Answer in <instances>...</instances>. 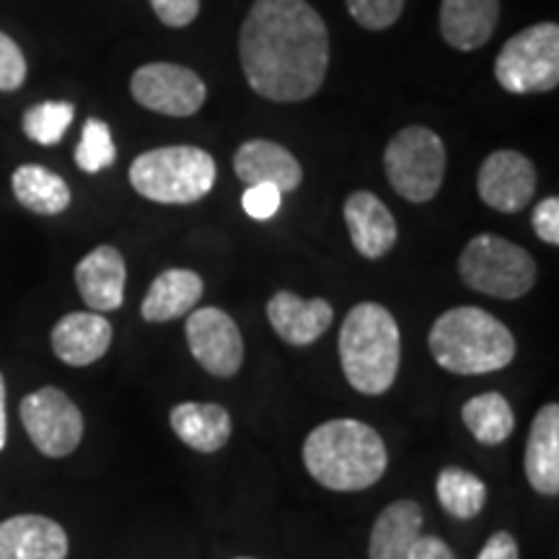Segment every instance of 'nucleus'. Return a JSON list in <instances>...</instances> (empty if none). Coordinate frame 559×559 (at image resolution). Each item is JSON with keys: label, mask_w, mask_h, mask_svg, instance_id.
<instances>
[{"label": "nucleus", "mask_w": 559, "mask_h": 559, "mask_svg": "<svg viewBox=\"0 0 559 559\" xmlns=\"http://www.w3.org/2000/svg\"><path fill=\"white\" fill-rule=\"evenodd\" d=\"M202 298V277L192 270H166L153 280L148 293H145L143 313L145 321L160 324V321L181 319L185 313H190L198 300Z\"/></svg>", "instance_id": "obj_22"}, {"label": "nucleus", "mask_w": 559, "mask_h": 559, "mask_svg": "<svg viewBox=\"0 0 559 559\" xmlns=\"http://www.w3.org/2000/svg\"><path fill=\"white\" fill-rule=\"evenodd\" d=\"M345 221L353 247L366 260H379L394 249L396 221L391 210L373 192H353L345 202Z\"/></svg>", "instance_id": "obj_17"}, {"label": "nucleus", "mask_w": 559, "mask_h": 559, "mask_svg": "<svg viewBox=\"0 0 559 559\" xmlns=\"http://www.w3.org/2000/svg\"><path fill=\"white\" fill-rule=\"evenodd\" d=\"M383 169L394 192L407 202H430L440 192L445 174V145L438 132L412 124L391 138Z\"/></svg>", "instance_id": "obj_7"}, {"label": "nucleus", "mask_w": 559, "mask_h": 559, "mask_svg": "<svg viewBox=\"0 0 559 559\" xmlns=\"http://www.w3.org/2000/svg\"><path fill=\"white\" fill-rule=\"evenodd\" d=\"M477 190L498 213H521L536 192L534 164L519 151H495L479 166Z\"/></svg>", "instance_id": "obj_12"}, {"label": "nucleus", "mask_w": 559, "mask_h": 559, "mask_svg": "<svg viewBox=\"0 0 559 559\" xmlns=\"http://www.w3.org/2000/svg\"><path fill=\"white\" fill-rule=\"evenodd\" d=\"M477 559H521L519 544L508 531H498V534L489 536Z\"/></svg>", "instance_id": "obj_34"}, {"label": "nucleus", "mask_w": 559, "mask_h": 559, "mask_svg": "<svg viewBox=\"0 0 559 559\" xmlns=\"http://www.w3.org/2000/svg\"><path fill=\"white\" fill-rule=\"evenodd\" d=\"M241 205L247 210L249 218L254 221H270L272 215H277L280 205H283V192L272 185H251L243 192Z\"/></svg>", "instance_id": "obj_31"}, {"label": "nucleus", "mask_w": 559, "mask_h": 559, "mask_svg": "<svg viewBox=\"0 0 559 559\" xmlns=\"http://www.w3.org/2000/svg\"><path fill=\"white\" fill-rule=\"evenodd\" d=\"M304 464L321 487L358 492L373 487L389 466L383 438L360 419H330L311 430L304 443Z\"/></svg>", "instance_id": "obj_2"}, {"label": "nucleus", "mask_w": 559, "mask_h": 559, "mask_svg": "<svg viewBox=\"0 0 559 559\" xmlns=\"http://www.w3.org/2000/svg\"><path fill=\"white\" fill-rule=\"evenodd\" d=\"M171 430L177 432L181 443L200 453H215L228 443L230 415L221 404H202V402H185L171 409Z\"/></svg>", "instance_id": "obj_21"}, {"label": "nucleus", "mask_w": 559, "mask_h": 559, "mask_svg": "<svg viewBox=\"0 0 559 559\" xmlns=\"http://www.w3.org/2000/svg\"><path fill=\"white\" fill-rule=\"evenodd\" d=\"M130 94L140 107L164 117H192L205 104L207 88L194 70L174 62H148L130 79Z\"/></svg>", "instance_id": "obj_10"}, {"label": "nucleus", "mask_w": 559, "mask_h": 559, "mask_svg": "<svg viewBox=\"0 0 559 559\" xmlns=\"http://www.w3.org/2000/svg\"><path fill=\"white\" fill-rule=\"evenodd\" d=\"M187 342H190L192 358L207 373L228 379L239 373L243 362V340L236 321L226 311L207 306L198 309L187 319Z\"/></svg>", "instance_id": "obj_11"}, {"label": "nucleus", "mask_w": 559, "mask_h": 559, "mask_svg": "<svg viewBox=\"0 0 559 559\" xmlns=\"http://www.w3.org/2000/svg\"><path fill=\"white\" fill-rule=\"evenodd\" d=\"M124 280H128V267H124L122 254L109 243L96 247L75 267V285H79L83 304L96 313L120 309L124 300Z\"/></svg>", "instance_id": "obj_14"}, {"label": "nucleus", "mask_w": 559, "mask_h": 559, "mask_svg": "<svg viewBox=\"0 0 559 559\" xmlns=\"http://www.w3.org/2000/svg\"><path fill=\"white\" fill-rule=\"evenodd\" d=\"M236 559H251V557H236Z\"/></svg>", "instance_id": "obj_37"}, {"label": "nucleus", "mask_w": 559, "mask_h": 559, "mask_svg": "<svg viewBox=\"0 0 559 559\" xmlns=\"http://www.w3.org/2000/svg\"><path fill=\"white\" fill-rule=\"evenodd\" d=\"M534 230L536 236L544 243H551V247H557L559 243V200L557 198H547L542 200L539 205L534 207Z\"/></svg>", "instance_id": "obj_33"}, {"label": "nucleus", "mask_w": 559, "mask_h": 559, "mask_svg": "<svg viewBox=\"0 0 559 559\" xmlns=\"http://www.w3.org/2000/svg\"><path fill=\"white\" fill-rule=\"evenodd\" d=\"M249 86L270 102H304L330 68V32L306 0H254L239 37Z\"/></svg>", "instance_id": "obj_1"}, {"label": "nucleus", "mask_w": 559, "mask_h": 559, "mask_svg": "<svg viewBox=\"0 0 559 559\" xmlns=\"http://www.w3.org/2000/svg\"><path fill=\"white\" fill-rule=\"evenodd\" d=\"M215 158L194 145H169L138 156L130 166V185L140 198L158 205H190L215 185Z\"/></svg>", "instance_id": "obj_5"}, {"label": "nucleus", "mask_w": 559, "mask_h": 559, "mask_svg": "<svg viewBox=\"0 0 559 559\" xmlns=\"http://www.w3.org/2000/svg\"><path fill=\"white\" fill-rule=\"evenodd\" d=\"M11 187L16 200L37 215H60L70 205L66 179L37 164H24L13 171Z\"/></svg>", "instance_id": "obj_24"}, {"label": "nucleus", "mask_w": 559, "mask_h": 559, "mask_svg": "<svg viewBox=\"0 0 559 559\" xmlns=\"http://www.w3.org/2000/svg\"><path fill=\"white\" fill-rule=\"evenodd\" d=\"M50 340L55 355L62 362L83 368L107 355L111 345V324L96 311H75L55 324Z\"/></svg>", "instance_id": "obj_18"}, {"label": "nucleus", "mask_w": 559, "mask_h": 559, "mask_svg": "<svg viewBox=\"0 0 559 559\" xmlns=\"http://www.w3.org/2000/svg\"><path fill=\"white\" fill-rule=\"evenodd\" d=\"M523 469L536 492L555 498L559 492V407L547 404L531 425Z\"/></svg>", "instance_id": "obj_20"}, {"label": "nucleus", "mask_w": 559, "mask_h": 559, "mask_svg": "<svg viewBox=\"0 0 559 559\" xmlns=\"http://www.w3.org/2000/svg\"><path fill=\"white\" fill-rule=\"evenodd\" d=\"M26 81V58L9 34L0 32V91H19Z\"/></svg>", "instance_id": "obj_30"}, {"label": "nucleus", "mask_w": 559, "mask_h": 559, "mask_svg": "<svg viewBox=\"0 0 559 559\" xmlns=\"http://www.w3.org/2000/svg\"><path fill=\"white\" fill-rule=\"evenodd\" d=\"M428 342L438 366L456 376L492 373L515 358L508 326L477 306H456L438 317Z\"/></svg>", "instance_id": "obj_3"}, {"label": "nucleus", "mask_w": 559, "mask_h": 559, "mask_svg": "<svg viewBox=\"0 0 559 559\" xmlns=\"http://www.w3.org/2000/svg\"><path fill=\"white\" fill-rule=\"evenodd\" d=\"M234 171L243 185H272L280 192L298 190L304 169L288 148L272 140H247L234 156Z\"/></svg>", "instance_id": "obj_16"}, {"label": "nucleus", "mask_w": 559, "mask_h": 559, "mask_svg": "<svg viewBox=\"0 0 559 559\" xmlns=\"http://www.w3.org/2000/svg\"><path fill=\"white\" fill-rule=\"evenodd\" d=\"M75 117L70 102H41L24 115V132L39 145H58Z\"/></svg>", "instance_id": "obj_27"}, {"label": "nucleus", "mask_w": 559, "mask_h": 559, "mask_svg": "<svg viewBox=\"0 0 559 559\" xmlns=\"http://www.w3.org/2000/svg\"><path fill=\"white\" fill-rule=\"evenodd\" d=\"M500 21V0H440V34L453 50L487 45Z\"/></svg>", "instance_id": "obj_19"}, {"label": "nucleus", "mask_w": 559, "mask_h": 559, "mask_svg": "<svg viewBox=\"0 0 559 559\" xmlns=\"http://www.w3.org/2000/svg\"><path fill=\"white\" fill-rule=\"evenodd\" d=\"M347 11L362 29L383 32L400 21L404 0H347Z\"/></svg>", "instance_id": "obj_29"}, {"label": "nucleus", "mask_w": 559, "mask_h": 559, "mask_svg": "<svg viewBox=\"0 0 559 559\" xmlns=\"http://www.w3.org/2000/svg\"><path fill=\"white\" fill-rule=\"evenodd\" d=\"M5 436H9V419H5V381L0 373V451L5 449Z\"/></svg>", "instance_id": "obj_36"}, {"label": "nucleus", "mask_w": 559, "mask_h": 559, "mask_svg": "<svg viewBox=\"0 0 559 559\" xmlns=\"http://www.w3.org/2000/svg\"><path fill=\"white\" fill-rule=\"evenodd\" d=\"M461 280L472 290L500 300L523 298L536 283V262L519 243L481 234L466 243L459 260Z\"/></svg>", "instance_id": "obj_6"}, {"label": "nucleus", "mask_w": 559, "mask_h": 559, "mask_svg": "<svg viewBox=\"0 0 559 559\" xmlns=\"http://www.w3.org/2000/svg\"><path fill=\"white\" fill-rule=\"evenodd\" d=\"M407 559H456V555H453L449 544L438 539V536H417Z\"/></svg>", "instance_id": "obj_35"}, {"label": "nucleus", "mask_w": 559, "mask_h": 559, "mask_svg": "<svg viewBox=\"0 0 559 559\" xmlns=\"http://www.w3.org/2000/svg\"><path fill=\"white\" fill-rule=\"evenodd\" d=\"M402 360L400 324L381 304H358L342 321L340 362L349 386L376 396L394 386Z\"/></svg>", "instance_id": "obj_4"}, {"label": "nucleus", "mask_w": 559, "mask_h": 559, "mask_svg": "<svg viewBox=\"0 0 559 559\" xmlns=\"http://www.w3.org/2000/svg\"><path fill=\"white\" fill-rule=\"evenodd\" d=\"M461 417H464V425L469 428L472 436L485 445L502 443L515 428L513 409H510L508 400L498 394V391H487V394L474 396V400L464 404Z\"/></svg>", "instance_id": "obj_25"}, {"label": "nucleus", "mask_w": 559, "mask_h": 559, "mask_svg": "<svg viewBox=\"0 0 559 559\" xmlns=\"http://www.w3.org/2000/svg\"><path fill=\"white\" fill-rule=\"evenodd\" d=\"M267 319L280 340L293 347H306L330 330L334 309L324 298L306 300L290 290H277L267 304Z\"/></svg>", "instance_id": "obj_13"}, {"label": "nucleus", "mask_w": 559, "mask_h": 559, "mask_svg": "<svg viewBox=\"0 0 559 559\" xmlns=\"http://www.w3.org/2000/svg\"><path fill=\"white\" fill-rule=\"evenodd\" d=\"M68 534L47 515H13L0 523V559H66Z\"/></svg>", "instance_id": "obj_15"}, {"label": "nucleus", "mask_w": 559, "mask_h": 559, "mask_svg": "<svg viewBox=\"0 0 559 559\" xmlns=\"http://www.w3.org/2000/svg\"><path fill=\"white\" fill-rule=\"evenodd\" d=\"M423 528V508L415 500H396L376 519L370 531V559H407Z\"/></svg>", "instance_id": "obj_23"}, {"label": "nucleus", "mask_w": 559, "mask_h": 559, "mask_svg": "<svg viewBox=\"0 0 559 559\" xmlns=\"http://www.w3.org/2000/svg\"><path fill=\"white\" fill-rule=\"evenodd\" d=\"M438 500L449 515L459 521H469L481 513L487 502V487L477 474L449 466L438 474Z\"/></svg>", "instance_id": "obj_26"}, {"label": "nucleus", "mask_w": 559, "mask_h": 559, "mask_svg": "<svg viewBox=\"0 0 559 559\" xmlns=\"http://www.w3.org/2000/svg\"><path fill=\"white\" fill-rule=\"evenodd\" d=\"M151 9L171 29L190 26L200 13V0H151Z\"/></svg>", "instance_id": "obj_32"}, {"label": "nucleus", "mask_w": 559, "mask_h": 559, "mask_svg": "<svg viewBox=\"0 0 559 559\" xmlns=\"http://www.w3.org/2000/svg\"><path fill=\"white\" fill-rule=\"evenodd\" d=\"M495 79L508 94H547L559 86V26L551 21L510 37L495 60Z\"/></svg>", "instance_id": "obj_8"}, {"label": "nucleus", "mask_w": 559, "mask_h": 559, "mask_svg": "<svg viewBox=\"0 0 559 559\" xmlns=\"http://www.w3.org/2000/svg\"><path fill=\"white\" fill-rule=\"evenodd\" d=\"M21 423L41 456L62 459L79 449L83 415L66 391L45 386L21 402Z\"/></svg>", "instance_id": "obj_9"}, {"label": "nucleus", "mask_w": 559, "mask_h": 559, "mask_svg": "<svg viewBox=\"0 0 559 559\" xmlns=\"http://www.w3.org/2000/svg\"><path fill=\"white\" fill-rule=\"evenodd\" d=\"M117 160V148H115V140H111L109 124L102 120H86L81 132V143L75 148V164L79 169L96 174L109 169L111 164Z\"/></svg>", "instance_id": "obj_28"}]
</instances>
